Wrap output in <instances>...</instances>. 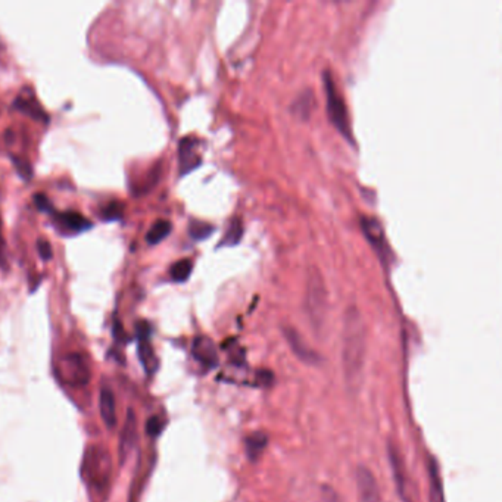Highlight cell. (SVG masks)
Masks as SVG:
<instances>
[{"instance_id":"cell-1","label":"cell","mask_w":502,"mask_h":502,"mask_svg":"<svg viewBox=\"0 0 502 502\" xmlns=\"http://www.w3.org/2000/svg\"><path fill=\"white\" fill-rule=\"evenodd\" d=\"M365 326L358 309L348 308L343 321L342 364L348 388L358 391L365 362Z\"/></svg>"},{"instance_id":"cell-2","label":"cell","mask_w":502,"mask_h":502,"mask_svg":"<svg viewBox=\"0 0 502 502\" xmlns=\"http://www.w3.org/2000/svg\"><path fill=\"white\" fill-rule=\"evenodd\" d=\"M323 78H324V90H326V98H327L329 120L345 139H347L349 143H353L352 127H351L347 103H345L340 91L338 90L336 85H334V81L329 71L324 72Z\"/></svg>"},{"instance_id":"cell-3","label":"cell","mask_w":502,"mask_h":502,"mask_svg":"<svg viewBox=\"0 0 502 502\" xmlns=\"http://www.w3.org/2000/svg\"><path fill=\"white\" fill-rule=\"evenodd\" d=\"M305 307L314 327L320 329L327 314V289L320 271L311 268L307 280Z\"/></svg>"},{"instance_id":"cell-4","label":"cell","mask_w":502,"mask_h":502,"mask_svg":"<svg viewBox=\"0 0 502 502\" xmlns=\"http://www.w3.org/2000/svg\"><path fill=\"white\" fill-rule=\"evenodd\" d=\"M81 474L86 482L98 490H103L109 483L111 458L100 446H90L83 458Z\"/></svg>"},{"instance_id":"cell-5","label":"cell","mask_w":502,"mask_h":502,"mask_svg":"<svg viewBox=\"0 0 502 502\" xmlns=\"http://www.w3.org/2000/svg\"><path fill=\"white\" fill-rule=\"evenodd\" d=\"M58 373L62 380L74 386V388H83V386L89 384L91 379L89 361L85 358V355L77 352L67 353L59 358Z\"/></svg>"},{"instance_id":"cell-6","label":"cell","mask_w":502,"mask_h":502,"mask_svg":"<svg viewBox=\"0 0 502 502\" xmlns=\"http://www.w3.org/2000/svg\"><path fill=\"white\" fill-rule=\"evenodd\" d=\"M361 228L364 232L365 239L369 240L371 248L378 252V255L384 261H389L391 249L388 245V239L384 236V230L379 219L374 217H362L361 218Z\"/></svg>"},{"instance_id":"cell-7","label":"cell","mask_w":502,"mask_h":502,"mask_svg":"<svg viewBox=\"0 0 502 502\" xmlns=\"http://www.w3.org/2000/svg\"><path fill=\"white\" fill-rule=\"evenodd\" d=\"M357 488L361 502H382L378 480L370 468L364 466L357 468Z\"/></svg>"},{"instance_id":"cell-8","label":"cell","mask_w":502,"mask_h":502,"mask_svg":"<svg viewBox=\"0 0 502 502\" xmlns=\"http://www.w3.org/2000/svg\"><path fill=\"white\" fill-rule=\"evenodd\" d=\"M138 336H139V357L142 365L146 373L152 374L156 370V357L151 345V326L148 323L144 321L139 323Z\"/></svg>"},{"instance_id":"cell-9","label":"cell","mask_w":502,"mask_h":502,"mask_svg":"<svg viewBox=\"0 0 502 502\" xmlns=\"http://www.w3.org/2000/svg\"><path fill=\"white\" fill-rule=\"evenodd\" d=\"M197 146H199V142L186 138L180 142L179 146V160H180V175H186L189 174L190 171H193L195 168L201 165L202 162V156L197 152Z\"/></svg>"},{"instance_id":"cell-10","label":"cell","mask_w":502,"mask_h":502,"mask_svg":"<svg viewBox=\"0 0 502 502\" xmlns=\"http://www.w3.org/2000/svg\"><path fill=\"white\" fill-rule=\"evenodd\" d=\"M193 358L199 362L204 369H214L218 364V353L214 342L206 336H197L192 345Z\"/></svg>"},{"instance_id":"cell-11","label":"cell","mask_w":502,"mask_h":502,"mask_svg":"<svg viewBox=\"0 0 502 502\" xmlns=\"http://www.w3.org/2000/svg\"><path fill=\"white\" fill-rule=\"evenodd\" d=\"M388 454H389V463H391V470H392V474H393L395 485H396V489H398V495L401 496L402 502H410V499H408V489H406L404 463H402V458L400 455L398 448H396L393 444H389Z\"/></svg>"},{"instance_id":"cell-12","label":"cell","mask_w":502,"mask_h":502,"mask_svg":"<svg viewBox=\"0 0 502 502\" xmlns=\"http://www.w3.org/2000/svg\"><path fill=\"white\" fill-rule=\"evenodd\" d=\"M285 336H286V340L289 342V347L292 348V351L295 352V355L301 361L311 364V365L321 361L320 355L308 347L307 342L301 338V334L296 330L286 329Z\"/></svg>"},{"instance_id":"cell-13","label":"cell","mask_w":502,"mask_h":502,"mask_svg":"<svg viewBox=\"0 0 502 502\" xmlns=\"http://www.w3.org/2000/svg\"><path fill=\"white\" fill-rule=\"evenodd\" d=\"M99 406L100 417L103 424L108 428H113L117 426V404H115V396L111 388L103 386L99 395Z\"/></svg>"},{"instance_id":"cell-14","label":"cell","mask_w":502,"mask_h":502,"mask_svg":"<svg viewBox=\"0 0 502 502\" xmlns=\"http://www.w3.org/2000/svg\"><path fill=\"white\" fill-rule=\"evenodd\" d=\"M135 436H138L135 417H134L133 410H129L127 418H125V423H124V427L121 430V436H120V448L118 449H120V455L122 458V461L133 449L134 442H135Z\"/></svg>"},{"instance_id":"cell-15","label":"cell","mask_w":502,"mask_h":502,"mask_svg":"<svg viewBox=\"0 0 502 502\" xmlns=\"http://www.w3.org/2000/svg\"><path fill=\"white\" fill-rule=\"evenodd\" d=\"M428 485H430V502H445L444 486L435 458H428Z\"/></svg>"},{"instance_id":"cell-16","label":"cell","mask_w":502,"mask_h":502,"mask_svg":"<svg viewBox=\"0 0 502 502\" xmlns=\"http://www.w3.org/2000/svg\"><path fill=\"white\" fill-rule=\"evenodd\" d=\"M58 221L64 227H67L72 233H81V232H85V230L91 228V226H93L86 217H83L81 214L72 212V211L59 214Z\"/></svg>"},{"instance_id":"cell-17","label":"cell","mask_w":502,"mask_h":502,"mask_svg":"<svg viewBox=\"0 0 502 502\" xmlns=\"http://www.w3.org/2000/svg\"><path fill=\"white\" fill-rule=\"evenodd\" d=\"M14 107L17 109H19L21 112H24V113L30 115V117H33L34 120H45V121H47V115L43 112V109H41L39 107V103L33 98L28 99L25 96H19L15 100Z\"/></svg>"},{"instance_id":"cell-18","label":"cell","mask_w":502,"mask_h":502,"mask_svg":"<svg viewBox=\"0 0 502 502\" xmlns=\"http://www.w3.org/2000/svg\"><path fill=\"white\" fill-rule=\"evenodd\" d=\"M171 230L173 226L168 219H158V221L151 227L148 234H146V242L149 245H158L171 233Z\"/></svg>"},{"instance_id":"cell-19","label":"cell","mask_w":502,"mask_h":502,"mask_svg":"<svg viewBox=\"0 0 502 502\" xmlns=\"http://www.w3.org/2000/svg\"><path fill=\"white\" fill-rule=\"evenodd\" d=\"M268 444V439L263 432H257L254 435H250L246 439V454L248 457L252 459H257L258 457H261V454L264 452V449Z\"/></svg>"},{"instance_id":"cell-20","label":"cell","mask_w":502,"mask_h":502,"mask_svg":"<svg viewBox=\"0 0 502 502\" xmlns=\"http://www.w3.org/2000/svg\"><path fill=\"white\" fill-rule=\"evenodd\" d=\"M192 270H193L192 259L184 258V259L177 261V263L171 267L170 274H171L173 280L177 281V283H183V281H186L190 277Z\"/></svg>"},{"instance_id":"cell-21","label":"cell","mask_w":502,"mask_h":502,"mask_svg":"<svg viewBox=\"0 0 502 502\" xmlns=\"http://www.w3.org/2000/svg\"><path fill=\"white\" fill-rule=\"evenodd\" d=\"M242 234H243L242 223H240L239 218H234V219H232V221H230L228 228L226 232V236L223 239V242L219 245H221V246L223 245H228V246L236 245V243H239V240H240V237H242Z\"/></svg>"},{"instance_id":"cell-22","label":"cell","mask_w":502,"mask_h":502,"mask_svg":"<svg viewBox=\"0 0 502 502\" xmlns=\"http://www.w3.org/2000/svg\"><path fill=\"white\" fill-rule=\"evenodd\" d=\"M214 227L211 224L201 223V221H192L189 226V234L195 240H204L214 233Z\"/></svg>"},{"instance_id":"cell-23","label":"cell","mask_w":502,"mask_h":502,"mask_svg":"<svg viewBox=\"0 0 502 502\" xmlns=\"http://www.w3.org/2000/svg\"><path fill=\"white\" fill-rule=\"evenodd\" d=\"M164 428V422L160 417H151L148 423H146V430L151 436H158Z\"/></svg>"},{"instance_id":"cell-24","label":"cell","mask_w":502,"mask_h":502,"mask_svg":"<svg viewBox=\"0 0 502 502\" xmlns=\"http://www.w3.org/2000/svg\"><path fill=\"white\" fill-rule=\"evenodd\" d=\"M120 217H121V206L117 202H112L103 209V219H107V221L118 219Z\"/></svg>"},{"instance_id":"cell-25","label":"cell","mask_w":502,"mask_h":502,"mask_svg":"<svg viewBox=\"0 0 502 502\" xmlns=\"http://www.w3.org/2000/svg\"><path fill=\"white\" fill-rule=\"evenodd\" d=\"M321 495H323L324 502H342L339 495L336 494V490H334L331 486L324 485L321 489Z\"/></svg>"},{"instance_id":"cell-26","label":"cell","mask_w":502,"mask_h":502,"mask_svg":"<svg viewBox=\"0 0 502 502\" xmlns=\"http://www.w3.org/2000/svg\"><path fill=\"white\" fill-rule=\"evenodd\" d=\"M37 249H39L40 257L43 258L45 261H49L52 258V248H50V243L46 242V240L40 239L37 242Z\"/></svg>"},{"instance_id":"cell-27","label":"cell","mask_w":502,"mask_h":502,"mask_svg":"<svg viewBox=\"0 0 502 502\" xmlns=\"http://www.w3.org/2000/svg\"><path fill=\"white\" fill-rule=\"evenodd\" d=\"M12 161H14V164H15V166H17L18 173H19L21 175H23V179H30V175H31V168H30V165H28L25 161H21V160H18V158H12Z\"/></svg>"},{"instance_id":"cell-28","label":"cell","mask_w":502,"mask_h":502,"mask_svg":"<svg viewBox=\"0 0 502 502\" xmlns=\"http://www.w3.org/2000/svg\"><path fill=\"white\" fill-rule=\"evenodd\" d=\"M34 202L40 211H46V212L52 211V205L45 195H34Z\"/></svg>"}]
</instances>
